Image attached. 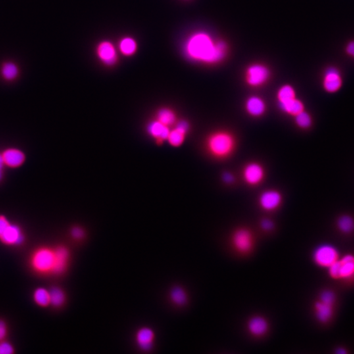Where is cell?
Returning a JSON list of instances; mask_svg holds the SVG:
<instances>
[{
  "label": "cell",
  "instance_id": "cell-17",
  "mask_svg": "<svg viewBox=\"0 0 354 354\" xmlns=\"http://www.w3.org/2000/svg\"><path fill=\"white\" fill-rule=\"evenodd\" d=\"M148 133L153 138L158 141L168 140L170 133V128L156 120L150 123L148 126Z\"/></svg>",
  "mask_w": 354,
  "mask_h": 354
},
{
  "label": "cell",
  "instance_id": "cell-31",
  "mask_svg": "<svg viewBox=\"0 0 354 354\" xmlns=\"http://www.w3.org/2000/svg\"><path fill=\"white\" fill-rule=\"evenodd\" d=\"M319 299L321 300V301L328 302V303L335 305L337 302L336 293L334 291L330 290V289H326V290L323 291L320 293Z\"/></svg>",
  "mask_w": 354,
  "mask_h": 354
},
{
  "label": "cell",
  "instance_id": "cell-34",
  "mask_svg": "<svg viewBox=\"0 0 354 354\" xmlns=\"http://www.w3.org/2000/svg\"><path fill=\"white\" fill-rule=\"evenodd\" d=\"M260 226H261L262 229H263L264 230L270 231L274 228V222L271 220L265 218V219L262 220L261 222H260Z\"/></svg>",
  "mask_w": 354,
  "mask_h": 354
},
{
  "label": "cell",
  "instance_id": "cell-14",
  "mask_svg": "<svg viewBox=\"0 0 354 354\" xmlns=\"http://www.w3.org/2000/svg\"><path fill=\"white\" fill-rule=\"evenodd\" d=\"M247 329L252 336L261 337L266 335L269 330V324L266 319L262 316H253L248 320Z\"/></svg>",
  "mask_w": 354,
  "mask_h": 354
},
{
  "label": "cell",
  "instance_id": "cell-10",
  "mask_svg": "<svg viewBox=\"0 0 354 354\" xmlns=\"http://www.w3.org/2000/svg\"><path fill=\"white\" fill-rule=\"evenodd\" d=\"M97 57L106 66H113L118 61V53L113 43L109 41H101L96 48Z\"/></svg>",
  "mask_w": 354,
  "mask_h": 354
},
{
  "label": "cell",
  "instance_id": "cell-9",
  "mask_svg": "<svg viewBox=\"0 0 354 354\" xmlns=\"http://www.w3.org/2000/svg\"><path fill=\"white\" fill-rule=\"evenodd\" d=\"M282 193L276 189H267L259 195V205L264 211L271 212L278 209L282 205Z\"/></svg>",
  "mask_w": 354,
  "mask_h": 354
},
{
  "label": "cell",
  "instance_id": "cell-5",
  "mask_svg": "<svg viewBox=\"0 0 354 354\" xmlns=\"http://www.w3.org/2000/svg\"><path fill=\"white\" fill-rule=\"evenodd\" d=\"M271 72L267 66L261 63H254L248 66L245 71V82L248 86L258 88L269 81Z\"/></svg>",
  "mask_w": 354,
  "mask_h": 354
},
{
  "label": "cell",
  "instance_id": "cell-29",
  "mask_svg": "<svg viewBox=\"0 0 354 354\" xmlns=\"http://www.w3.org/2000/svg\"><path fill=\"white\" fill-rule=\"evenodd\" d=\"M49 291L50 304L54 307H60L64 302L63 291L58 287H53Z\"/></svg>",
  "mask_w": 354,
  "mask_h": 354
},
{
  "label": "cell",
  "instance_id": "cell-35",
  "mask_svg": "<svg viewBox=\"0 0 354 354\" xmlns=\"http://www.w3.org/2000/svg\"><path fill=\"white\" fill-rule=\"evenodd\" d=\"M7 334V328L3 320H0V342L3 341Z\"/></svg>",
  "mask_w": 354,
  "mask_h": 354
},
{
  "label": "cell",
  "instance_id": "cell-24",
  "mask_svg": "<svg viewBox=\"0 0 354 354\" xmlns=\"http://www.w3.org/2000/svg\"><path fill=\"white\" fill-rule=\"evenodd\" d=\"M153 338V331L149 328L142 329L137 333V342L143 349L148 350L151 347Z\"/></svg>",
  "mask_w": 354,
  "mask_h": 354
},
{
  "label": "cell",
  "instance_id": "cell-32",
  "mask_svg": "<svg viewBox=\"0 0 354 354\" xmlns=\"http://www.w3.org/2000/svg\"><path fill=\"white\" fill-rule=\"evenodd\" d=\"M14 353V348L11 344L3 342H0V354H11Z\"/></svg>",
  "mask_w": 354,
  "mask_h": 354
},
{
  "label": "cell",
  "instance_id": "cell-12",
  "mask_svg": "<svg viewBox=\"0 0 354 354\" xmlns=\"http://www.w3.org/2000/svg\"><path fill=\"white\" fill-rule=\"evenodd\" d=\"M244 108L248 115L251 117L258 118L265 114L267 105L262 97L257 95H251L245 101Z\"/></svg>",
  "mask_w": 354,
  "mask_h": 354
},
{
  "label": "cell",
  "instance_id": "cell-15",
  "mask_svg": "<svg viewBox=\"0 0 354 354\" xmlns=\"http://www.w3.org/2000/svg\"><path fill=\"white\" fill-rule=\"evenodd\" d=\"M5 166L11 168H16L24 164L25 154L19 149H7L1 153Z\"/></svg>",
  "mask_w": 354,
  "mask_h": 354
},
{
  "label": "cell",
  "instance_id": "cell-30",
  "mask_svg": "<svg viewBox=\"0 0 354 354\" xmlns=\"http://www.w3.org/2000/svg\"><path fill=\"white\" fill-rule=\"evenodd\" d=\"M171 297L173 301L178 305H183L186 303L187 296L185 291L180 287H177L172 291Z\"/></svg>",
  "mask_w": 354,
  "mask_h": 354
},
{
  "label": "cell",
  "instance_id": "cell-33",
  "mask_svg": "<svg viewBox=\"0 0 354 354\" xmlns=\"http://www.w3.org/2000/svg\"><path fill=\"white\" fill-rule=\"evenodd\" d=\"M10 224L11 223L5 216L0 215V237L2 236Z\"/></svg>",
  "mask_w": 354,
  "mask_h": 354
},
{
  "label": "cell",
  "instance_id": "cell-36",
  "mask_svg": "<svg viewBox=\"0 0 354 354\" xmlns=\"http://www.w3.org/2000/svg\"><path fill=\"white\" fill-rule=\"evenodd\" d=\"M222 179L227 184H231V183L234 182L235 180L234 176L228 172L224 174L223 176H222Z\"/></svg>",
  "mask_w": 354,
  "mask_h": 354
},
{
  "label": "cell",
  "instance_id": "cell-8",
  "mask_svg": "<svg viewBox=\"0 0 354 354\" xmlns=\"http://www.w3.org/2000/svg\"><path fill=\"white\" fill-rule=\"evenodd\" d=\"M265 170L259 162H252L245 166L242 171L244 182L250 186H258L265 178Z\"/></svg>",
  "mask_w": 354,
  "mask_h": 354
},
{
  "label": "cell",
  "instance_id": "cell-18",
  "mask_svg": "<svg viewBox=\"0 0 354 354\" xmlns=\"http://www.w3.org/2000/svg\"><path fill=\"white\" fill-rule=\"evenodd\" d=\"M278 106L283 113L293 116V117L305 110V105H304L303 101L298 99L297 98Z\"/></svg>",
  "mask_w": 354,
  "mask_h": 354
},
{
  "label": "cell",
  "instance_id": "cell-7",
  "mask_svg": "<svg viewBox=\"0 0 354 354\" xmlns=\"http://www.w3.org/2000/svg\"><path fill=\"white\" fill-rule=\"evenodd\" d=\"M231 243L237 253L247 255L253 249L255 244L253 234L247 228L237 229L232 235Z\"/></svg>",
  "mask_w": 354,
  "mask_h": 354
},
{
  "label": "cell",
  "instance_id": "cell-2",
  "mask_svg": "<svg viewBox=\"0 0 354 354\" xmlns=\"http://www.w3.org/2000/svg\"><path fill=\"white\" fill-rule=\"evenodd\" d=\"M205 147L206 151L212 158L217 160L226 159L236 150V137L228 131H214L206 138Z\"/></svg>",
  "mask_w": 354,
  "mask_h": 354
},
{
  "label": "cell",
  "instance_id": "cell-39",
  "mask_svg": "<svg viewBox=\"0 0 354 354\" xmlns=\"http://www.w3.org/2000/svg\"><path fill=\"white\" fill-rule=\"evenodd\" d=\"M5 166V164H4L3 156H2L1 153H0V180L3 176V167Z\"/></svg>",
  "mask_w": 354,
  "mask_h": 354
},
{
  "label": "cell",
  "instance_id": "cell-23",
  "mask_svg": "<svg viewBox=\"0 0 354 354\" xmlns=\"http://www.w3.org/2000/svg\"><path fill=\"white\" fill-rule=\"evenodd\" d=\"M337 227L339 232L343 234H351L354 232V219L351 216L343 215L338 218Z\"/></svg>",
  "mask_w": 354,
  "mask_h": 354
},
{
  "label": "cell",
  "instance_id": "cell-16",
  "mask_svg": "<svg viewBox=\"0 0 354 354\" xmlns=\"http://www.w3.org/2000/svg\"><path fill=\"white\" fill-rule=\"evenodd\" d=\"M0 239L6 245H17L21 244L24 240V236L19 227L10 224L0 237Z\"/></svg>",
  "mask_w": 354,
  "mask_h": 354
},
{
  "label": "cell",
  "instance_id": "cell-25",
  "mask_svg": "<svg viewBox=\"0 0 354 354\" xmlns=\"http://www.w3.org/2000/svg\"><path fill=\"white\" fill-rule=\"evenodd\" d=\"M187 134L188 133L175 126V128L170 131L167 141L173 147H178L184 143Z\"/></svg>",
  "mask_w": 354,
  "mask_h": 354
},
{
  "label": "cell",
  "instance_id": "cell-28",
  "mask_svg": "<svg viewBox=\"0 0 354 354\" xmlns=\"http://www.w3.org/2000/svg\"><path fill=\"white\" fill-rule=\"evenodd\" d=\"M18 69L15 64L6 62L1 68V74L7 80H12L18 76Z\"/></svg>",
  "mask_w": 354,
  "mask_h": 354
},
{
  "label": "cell",
  "instance_id": "cell-21",
  "mask_svg": "<svg viewBox=\"0 0 354 354\" xmlns=\"http://www.w3.org/2000/svg\"><path fill=\"white\" fill-rule=\"evenodd\" d=\"M156 120L169 128L175 126L178 121L176 112L169 108H162L158 110Z\"/></svg>",
  "mask_w": 354,
  "mask_h": 354
},
{
  "label": "cell",
  "instance_id": "cell-4",
  "mask_svg": "<svg viewBox=\"0 0 354 354\" xmlns=\"http://www.w3.org/2000/svg\"><path fill=\"white\" fill-rule=\"evenodd\" d=\"M340 253L335 245L324 243L318 245L312 253L314 264L319 267L328 269L340 258Z\"/></svg>",
  "mask_w": 354,
  "mask_h": 354
},
{
  "label": "cell",
  "instance_id": "cell-20",
  "mask_svg": "<svg viewBox=\"0 0 354 354\" xmlns=\"http://www.w3.org/2000/svg\"><path fill=\"white\" fill-rule=\"evenodd\" d=\"M297 98L294 87L290 84H284L278 89L276 93V99L278 105H282Z\"/></svg>",
  "mask_w": 354,
  "mask_h": 354
},
{
  "label": "cell",
  "instance_id": "cell-26",
  "mask_svg": "<svg viewBox=\"0 0 354 354\" xmlns=\"http://www.w3.org/2000/svg\"><path fill=\"white\" fill-rule=\"evenodd\" d=\"M295 122L298 128L302 130H307L312 125V118L311 116L305 110L295 116Z\"/></svg>",
  "mask_w": 354,
  "mask_h": 354
},
{
  "label": "cell",
  "instance_id": "cell-3",
  "mask_svg": "<svg viewBox=\"0 0 354 354\" xmlns=\"http://www.w3.org/2000/svg\"><path fill=\"white\" fill-rule=\"evenodd\" d=\"M329 276L332 280L341 282H352L354 280V255L346 254L331 266L328 269Z\"/></svg>",
  "mask_w": 354,
  "mask_h": 354
},
{
  "label": "cell",
  "instance_id": "cell-27",
  "mask_svg": "<svg viewBox=\"0 0 354 354\" xmlns=\"http://www.w3.org/2000/svg\"><path fill=\"white\" fill-rule=\"evenodd\" d=\"M35 303L40 307H47L50 304L49 291L44 288H37L34 293Z\"/></svg>",
  "mask_w": 354,
  "mask_h": 354
},
{
  "label": "cell",
  "instance_id": "cell-40",
  "mask_svg": "<svg viewBox=\"0 0 354 354\" xmlns=\"http://www.w3.org/2000/svg\"><path fill=\"white\" fill-rule=\"evenodd\" d=\"M335 353L339 354H348L347 350L344 347L337 348L336 351H335Z\"/></svg>",
  "mask_w": 354,
  "mask_h": 354
},
{
  "label": "cell",
  "instance_id": "cell-6",
  "mask_svg": "<svg viewBox=\"0 0 354 354\" xmlns=\"http://www.w3.org/2000/svg\"><path fill=\"white\" fill-rule=\"evenodd\" d=\"M55 264V251L48 248L41 247L33 253L31 264L33 269L40 274L53 271Z\"/></svg>",
  "mask_w": 354,
  "mask_h": 354
},
{
  "label": "cell",
  "instance_id": "cell-19",
  "mask_svg": "<svg viewBox=\"0 0 354 354\" xmlns=\"http://www.w3.org/2000/svg\"><path fill=\"white\" fill-rule=\"evenodd\" d=\"M55 251V264L52 272L60 274L63 272L67 264L68 253L64 247H59Z\"/></svg>",
  "mask_w": 354,
  "mask_h": 354
},
{
  "label": "cell",
  "instance_id": "cell-37",
  "mask_svg": "<svg viewBox=\"0 0 354 354\" xmlns=\"http://www.w3.org/2000/svg\"><path fill=\"white\" fill-rule=\"evenodd\" d=\"M346 52L348 55L354 58V41H352L348 43L346 47Z\"/></svg>",
  "mask_w": 354,
  "mask_h": 354
},
{
  "label": "cell",
  "instance_id": "cell-1",
  "mask_svg": "<svg viewBox=\"0 0 354 354\" xmlns=\"http://www.w3.org/2000/svg\"><path fill=\"white\" fill-rule=\"evenodd\" d=\"M228 45L222 39H216L209 33L198 31L185 41V55L193 61L214 65L223 61L228 53Z\"/></svg>",
  "mask_w": 354,
  "mask_h": 354
},
{
  "label": "cell",
  "instance_id": "cell-11",
  "mask_svg": "<svg viewBox=\"0 0 354 354\" xmlns=\"http://www.w3.org/2000/svg\"><path fill=\"white\" fill-rule=\"evenodd\" d=\"M322 84L327 92L333 93L338 91L343 85L340 71L335 67L327 68L323 76Z\"/></svg>",
  "mask_w": 354,
  "mask_h": 354
},
{
  "label": "cell",
  "instance_id": "cell-38",
  "mask_svg": "<svg viewBox=\"0 0 354 354\" xmlns=\"http://www.w3.org/2000/svg\"><path fill=\"white\" fill-rule=\"evenodd\" d=\"M72 235L74 238L80 239L83 236V232L80 228H74L72 229Z\"/></svg>",
  "mask_w": 354,
  "mask_h": 354
},
{
  "label": "cell",
  "instance_id": "cell-22",
  "mask_svg": "<svg viewBox=\"0 0 354 354\" xmlns=\"http://www.w3.org/2000/svg\"><path fill=\"white\" fill-rule=\"evenodd\" d=\"M137 47L136 40L131 37H125L119 43V49L122 55L127 57L134 55L137 51Z\"/></svg>",
  "mask_w": 354,
  "mask_h": 354
},
{
  "label": "cell",
  "instance_id": "cell-13",
  "mask_svg": "<svg viewBox=\"0 0 354 354\" xmlns=\"http://www.w3.org/2000/svg\"><path fill=\"white\" fill-rule=\"evenodd\" d=\"M334 304L324 302L319 299L314 304L315 316L321 324H328L332 320L335 314Z\"/></svg>",
  "mask_w": 354,
  "mask_h": 354
}]
</instances>
